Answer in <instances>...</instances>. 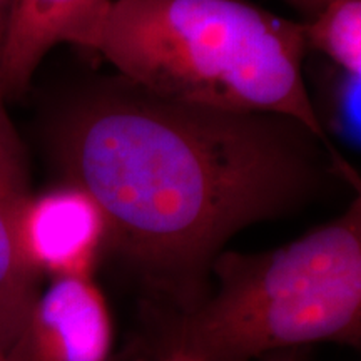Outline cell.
I'll list each match as a JSON object with an SVG mask.
<instances>
[{"instance_id":"obj_12","label":"cell","mask_w":361,"mask_h":361,"mask_svg":"<svg viewBox=\"0 0 361 361\" xmlns=\"http://www.w3.org/2000/svg\"><path fill=\"white\" fill-rule=\"evenodd\" d=\"M0 361H11L8 360V356L6 355V351H2V350H0Z\"/></svg>"},{"instance_id":"obj_4","label":"cell","mask_w":361,"mask_h":361,"mask_svg":"<svg viewBox=\"0 0 361 361\" xmlns=\"http://www.w3.org/2000/svg\"><path fill=\"white\" fill-rule=\"evenodd\" d=\"M114 328L90 276H59L39 293L11 361H109Z\"/></svg>"},{"instance_id":"obj_1","label":"cell","mask_w":361,"mask_h":361,"mask_svg":"<svg viewBox=\"0 0 361 361\" xmlns=\"http://www.w3.org/2000/svg\"><path fill=\"white\" fill-rule=\"evenodd\" d=\"M52 146L67 184L101 209L106 246L179 311L207 295L241 229L298 209L331 178L360 189L295 119L171 101L123 78L71 102Z\"/></svg>"},{"instance_id":"obj_5","label":"cell","mask_w":361,"mask_h":361,"mask_svg":"<svg viewBox=\"0 0 361 361\" xmlns=\"http://www.w3.org/2000/svg\"><path fill=\"white\" fill-rule=\"evenodd\" d=\"M20 243L40 278L90 276L106 246V221L89 194L66 184L30 196L20 221Z\"/></svg>"},{"instance_id":"obj_2","label":"cell","mask_w":361,"mask_h":361,"mask_svg":"<svg viewBox=\"0 0 361 361\" xmlns=\"http://www.w3.org/2000/svg\"><path fill=\"white\" fill-rule=\"evenodd\" d=\"M89 51L154 96L286 116L340 154L306 87L301 22L245 0H114Z\"/></svg>"},{"instance_id":"obj_7","label":"cell","mask_w":361,"mask_h":361,"mask_svg":"<svg viewBox=\"0 0 361 361\" xmlns=\"http://www.w3.org/2000/svg\"><path fill=\"white\" fill-rule=\"evenodd\" d=\"M114 0H13L0 45V89L25 92L44 57L59 44L90 47Z\"/></svg>"},{"instance_id":"obj_6","label":"cell","mask_w":361,"mask_h":361,"mask_svg":"<svg viewBox=\"0 0 361 361\" xmlns=\"http://www.w3.org/2000/svg\"><path fill=\"white\" fill-rule=\"evenodd\" d=\"M30 196L25 149L0 89V350L6 355L40 293V276L20 243V221Z\"/></svg>"},{"instance_id":"obj_8","label":"cell","mask_w":361,"mask_h":361,"mask_svg":"<svg viewBox=\"0 0 361 361\" xmlns=\"http://www.w3.org/2000/svg\"><path fill=\"white\" fill-rule=\"evenodd\" d=\"M303 29L306 47L323 52L345 75L361 78V0H333Z\"/></svg>"},{"instance_id":"obj_10","label":"cell","mask_w":361,"mask_h":361,"mask_svg":"<svg viewBox=\"0 0 361 361\" xmlns=\"http://www.w3.org/2000/svg\"><path fill=\"white\" fill-rule=\"evenodd\" d=\"M157 361H200L194 356H189L186 353H180V351H168V353L159 355Z\"/></svg>"},{"instance_id":"obj_3","label":"cell","mask_w":361,"mask_h":361,"mask_svg":"<svg viewBox=\"0 0 361 361\" xmlns=\"http://www.w3.org/2000/svg\"><path fill=\"white\" fill-rule=\"evenodd\" d=\"M216 288L169 316L161 353L252 361L311 343H361V200L296 241L264 252L223 251Z\"/></svg>"},{"instance_id":"obj_9","label":"cell","mask_w":361,"mask_h":361,"mask_svg":"<svg viewBox=\"0 0 361 361\" xmlns=\"http://www.w3.org/2000/svg\"><path fill=\"white\" fill-rule=\"evenodd\" d=\"M12 2L13 0H0V45H2L4 34H6L8 16L12 11Z\"/></svg>"},{"instance_id":"obj_13","label":"cell","mask_w":361,"mask_h":361,"mask_svg":"<svg viewBox=\"0 0 361 361\" xmlns=\"http://www.w3.org/2000/svg\"><path fill=\"white\" fill-rule=\"evenodd\" d=\"M276 361H293V360H276Z\"/></svg>"},{"instance_id":"obj_11","label":"cell","mask_w":361,"mask_h":361,"mask_svg":"<svg viewBox=\"0 0 361 361\" xmlns=\"http://www.w3.org/2000/svg\"><path fill=\"white\" fill-rule=\"evenodd\" d=\"M291 2L298 4V6H305V7H311L313 11H319L323 6H326V4L333 2V0H291Z\"/></svg>"}]
</instances>
